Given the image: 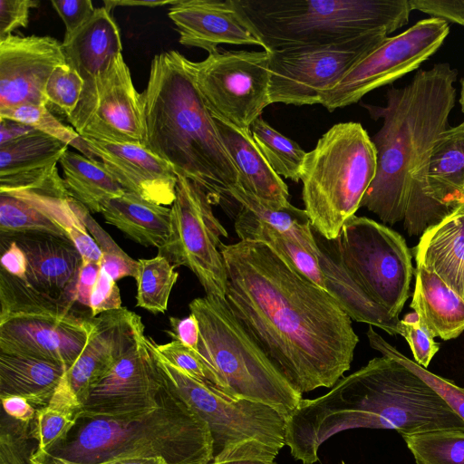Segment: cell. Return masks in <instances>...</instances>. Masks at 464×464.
Instances as JSON below:
<instances>
[{
    "mask_svg": "<svg viewBox=\"0 0 464 464\" xmlns=\"http://www.w3.org/2000/svg\"><path fill=\"white\" fill-rule=\"evenodd\" d=\"M164 383L156 408L121 417L78 418L66 438L45 455L81 464L124 457L210 464L213 445L208 424L165 380Z\"/></svg>",
    "mask_w": 464,
    "mask_h": 464,
    "instance_id": "8992f818",
    "label": "cell"
},
{
    "mask_svg": "<svg viewBox=\"0 0 464 464\" xmlns=\"http://www.w3.org/2000/svg\"><path fill=\"white\" fill-rule=\"evenodd\" d=\"M93 317L44 312L0 321V352L46 360L68 370L93 329Z\"/></svg>",
    "mask_w": 464,
    "mask_h": 464,
    "instance_id": "ac0fdd59",
    "label": "cell"
},
{
    "mask_svg": "<svg viewBox=\"0 0 464 464\" xmlns=\"http://www.w3.org/2000/svg\"><path fill=\"white\" fill-rule=\"evenodd\" d=\"M34 130L29 125L16 121L0 119V145L17 140Z\"/></svg>",
    "mask_w": 464,
    "mask_h": 464,
    "instance_id": "11a10c76",
    "label": "cell"
},
{
    "mask_svg": "<svg viewBox=\"0 0 464 464\" xmlns=\"http://www.w3.org/2000/svg\"><path fill=\"white\" fill-rule=\"evenodd\" d=\"M85 140L126 191L158 205L173 204L178 175L164 160L140 144Z\"/></svg>",
    "mask_w": 464,
    "mask_h": 464,
    "instance_id": "7402d4cb",
    "label": "cell"
},
{
    "mask_svg": "<svg viewBox=\"0 0 464 464\" xmlns=\"http://www.w3.org/2000/svg\"><path fill=\"white\" fill-rule=\"evenodd\" d=\"M67 150V144L37 130L0 145V192L37 184Z\"/></svg>",
    "mask_w": 464,
    "mask_h": 464,
    "instance_id": "d4e9b609",
    "label": "cell"
},
{
    "mask_svg": "<svg viewBox=\"0 0 464 464\" xmlns=\"http://www.w3.org/2000/svg\"><path fill=\"white\" fill-rule=\"evenodd\" d=\"M398 334L407 341L414 362L427 369L431 359L440 349V343L421 323L418 314L412 311L404 315L398 323Z\"/></svg>",
    "mask_w": 464,
    "mask_h": 464,
    "instance_id": "7bdbcfd3",
    "label": "cell"
},
{
    "mask_svg": "<svg viewBox=\"0 0 464 464\" xmlns=\"http://www.w3.org/2000/svg\"><path fill=\"white\" fill-rule=\"evenodd\" d=\"M412 10L464 26V0H409Z\"/></svg>",
    "mask_w": 464,
    "mask_h": 464,
    "instance_id": "681fc988",
    "label": "cell"
},
{
    "mask_svg": "<svg viewBox=\"0 0 464 464\" xmlns=\"http://www.w3.org/2000/svg\"><path fill=\"white\" fill-rule=\"evenodd\" d=\"M101 264L82 260L76 285L75 301L90 308L91 295L96 284Z\"/></svg>",
    "mask_w": 464,
    "mask_h": 464,
    "instance_id": "f5cc1de1",
    "label": "cell"
},
{
    "mask_svg": "<svg viewBox=\"0 0 464 464\" xmlns=\"http://www.w3.org/2000/svg\"><path fill=\"white\" fill-rule=\"evenodd\" d=\"M188 306L199 324L198 353L210 384L228 398L266 404L286 420L298 407L302 394L247 336L226 298L205 295L193 299Z\"/></svg>",
    "mask_w": 464,
    "mask_h": 464,
    "instance_id": "ba28073f",
    "label": "cell"
},
{
    "mask_svg": "<svg viewBox=\"0 0 464 464\" xmlns=\"http://www.w3.org/2000/svg\"><path fill=\"white\" fill-rule=\"evenodd\" d=\"M155 347L169 363L191 377L210 384L208 370L196 351L177 340L164 344L155 343Z\"/></svg>",
    "mask_w": 464,
    "mask_h": 464,
    "instance_id": "f6af8a7d",
    "label": "cell"
},
{
    "mask_svg": "<svg viewBox=\"0 0 464 464\" xmlns=\"http://www.w3.org/2000/svg\"><path fill=\"white\" fill-rule=\"evenodd\" d=\"M178 0H164V1H134V0H106L104 1V7L110 12L116 6H144V7H157L167 5H174Z\"/></svg>",
    "mask_w": 464,
    "mask_h": 464,
    "instance_id": "9f6ffc18",
    "label": "cell"
},
{
    "mask_svg": "<svg viewBox=\"0 0 464 464\" xmlns=\"http://www.w3.org/2000/svg\"><path fill=\"white\" fill-rule=\"evenodd\" d=\"M86 229L97 243L102 252L101 266L114 280L131 276L134 279L138 272V260L128 256L96 222L90 211L85 208L82 214Z\"/></svg>",
    "mask_w": 464,
    "mask_h": 464,
    "instance_id": "ab89813d",
    "label": "cell"
},
{
    "mask_svg": "<svg viewBox=\"0 0 464 464\" xmlns=\"http://www.w3.org/2000/svg\"><path fill=\"white\" fill-rule=\"evenodd\" d=\"M67 372L57 362L0 352V396L18 395L46 406Z\"/></svg>",
    "mask_w": 464,
    "mask_h": 464,
    "instance_id": "4dcf8cb0",
    "label": "cell"
},
{
    "mask_svg": "<svg viewBox=\"0 0 464 464\" xmlns=\"http://www.w3.org/2000/svg\"><path fill=\"white\" fill-rule=\"evenodd\" d=\"M414 275L412 311L434 337L445 341L459 337L464 332V299L421 266H416Z\"/></svg>",
    "mask_w": 464,
    "mask_h": 464,
    "instance_id": "4316f807",
    "label": "cell"
},
{
    "mask_svg": "<svg viewBox=\"0 0 464 464\" xmlns=\"http://www.w3.org/2000/svg\"><path fill=\"white\" fill-rule=\"evenodd\" d=\"M237 206L234 227L240 240L266 245L289 266L325 290L316 244L265 223L245 207Z\"/></svg>",
    "mask_w": 464,
    "mask_h": 464,
    "instance_id": "f1b7e54d",
    "label": "cell"
},
{
    "mask_svg": "<svg viewBox=\"0 0 464 464\" xmlns=\"http://www.w3.org/2000/svg\"><path fill=\"white\" fill-rule=\"evenodd\" d=\"M366 335L371 347L382 355L400 362L416 373L464 420V388L430 372L416 362L406 357L375 332L372 325L369 326Z\"/></svg>",
    "mask_w": 464,
    "mask_h": 464,
    "instance_id": "f35d334b",
    "label": "cell"
},
{
    "mask_svg": "<svg viewBox=\"0 0 464 464\" xmlns=\"http://www.w3.org/2000/svg\"><path fill=\"white\" fill-rule=\"evenodd\" d=\"M464 202V186H463V188H462V193H461V203L460 205ZM459 205V206H460Z\"/></svg>",
    "mask_w": 464,
    "mask_h": 464,
    "instance_id": "6125c7cd",
    "label": "cell"
},
{
    "mask_svg": "<svg viewBox=\"0 0 464 464\" xmlns=\"http://www.w3.org/2000/svg\"><path fill=\"white\" fill-rule=\"evenodd\" d=\"M67 121L87 140L144 145L140 93L122 54L83 85L79 103Z\"/></svg>",
    "mask_w": 464,
    "mask_h": 464,
    "instance_id": "9a60e30c",
    "label": "cell"
},
{
    "mask_svg": "<svg viewBox=\"0 0 464 464\" xmlns=\"http://www.w3.org/2000/svg\"><path fill=\"white\" fill-rule=\"evenodd\" d=\"M63 64V43L53 37L12 34L0 41V111L24 104L47 106V81Z\"/></svg>",
    "mask_w": 464,
    "mask_h": 464,
    "instance_id": "d6986e66",
    "label": "cell"
},
{
    "mask_svg": "<svg viewBox=\"0 0 464 464\" xmlns=\"http://www.w3.org/2000/svg\"><path fill=\"white\" fill-rule=\"evenodd\" d=\"M93 329L84 349L67 370V382L82 405L90 388L145 333L140 315L121 307L93 317Z\"/></svg>",
    "mask_w": 464,
    "mask_h": 464,
    "instance_id": "44dd1931",
    "label": "cell"
},
{
    "mask_svg": "<svg viewBox=\"0 0 464 464\" xmlns=\"http://www.w3.org/2000/svg\"><path fill=\"white\" fill-rule=\"evenodd\" d=\"M66 63L82 77L84 84L104 72L122 54L119 27L103 6L71 37L63 41Z\"/></svg>",
    "mask_w": 464,
    "mask_h": 464,
    "instance_id": "484cf974",
    "label": "cell"
},
{
    "mask_svg": "<svg viewBox=\"0 0 464 464\" xmlns=\"http://www.w3.org/2000/svg\"><path fill=\"white\" fill-rule=\"evenodd\" d=\"M81 464V463H78ZM96 464H168L162 458L157 457H124L112 459Z\"/></svg>",
    "mask_w": 464,
    "mask_h": 464,
    "instance_id": "6f0895ef",
    "label": "cell"
},
{
    "mask_svg": "<svg viewBox=\"0 0 464 464\" xmlns=\"http://www.w3.org/2000/svg\"><path fill=\"white\" fill-rule=\"evenodd\" d=\"M36 447L32 454L33 464H78L59 457L37 454L35 452Z\"/></svg>",
    "mask_w": 464,
    "mask_h": 464,
    "instance_id": "680465c9",
    "label": "cell"
},
{
    "mask_svg": "<svg viewBox=\"0 0 464 464\" xmlns=\"http://www.w3.org/2000/svg\"><path fill=\"white\" fill-rule=\"evenodd\" d=\"M249 130L273 170L280 177L298 182L307 152L272 128L261 116L251 124Z\"/></svg>",
    "mask_w": 464,
    "mask_h": 464,
    "instance_id": "836d02e7",
    "label": "cell"
},
{
    "mask_svg": "<svg viewBox=\"0 0 464 464\" xmlns=\"http://www.w3.org/2000/svg\"><path fill=\"white\" fill-rule=\"evenodd\" d=\"M81 408L82 404L64 375L49 403L36 409L31 422V434L37 443V454H48L66 438L76 423Z\"/></svg>",
    "mask_w": 464,
    "mask_h": 464,
    "instance_id": "d6a6232c",
    "label": "cell"
},
{
    "mask_svg": "<svg viewBox=\"0 0 464 464\" xmlns=\"http://www.w3.org/2000/svg\"><path fill=\"white\" fill-rule=\"evenodd\" d=\"M449 33L447 21L430 17L397 35L386 37L336 85L322 93L320 104L333 111L356 103L368 92L392 83L435 53Z\"/></svg>",
    "mask_w": 464,
    "mask_h": 464,
    "instance_id": "5bb4252c",
    "label": "cell"
},
{
    "mask_svg": "<svg viewBox=\"0 0 464 464\" xmlns=\"http://www.w3.org/2000/svg\"><path fill=\"white\" fill-rule=\"evenodd\" d=\"M209 195L198 184L178 175L176 198L170 207V232L159 254L176 266L188 267L206 295L225 298L227 271L220 246L227 232L212 210Z\"/></svg>",
    "mask_w": 464,
    "mask_h": 464,
    "instance_id": "7c38bea8",
    "label": "cell"
},
{
    "mask_svg": "<svg viewBox=\"0 0 464 464\" xmlns=\"http://www.w3.org/2000/svg\"><path fill=\"white\" fill-rule=\"evenodd\" d=\"M464 186V121L446 129L412 173L403 218L409 236H421L461 203Z\"/></svg>",
    "mask_w": 464,
    "mask_h": 464,
    "instance_id": "2e32d148",
    "label": "cell"
},
{
    "mask_svg": "<svg viewBox=\"0 0 464 464\" xmlns=\"http://www.w3.org/2000/svg\"><path fill=\"white\" fill-rule=\"evenodd\" d=\"M0 119H8L27 124L73 147L87 158L98 160L87 140L73 128L63 123L45 105L24 104L1 110Z\"/></svg>",
    "mask_w": 464,
    "mask_h": 464,
    "instance_id": "74e56055",
    "label": "cell"
},
{
    "mask_svg": "<svg viewBox=\"0 0 464 464\" xmlns=\"http://www.w3.org/2000/svg\"><path fill=\"white\" fill-rule=\"evenodd\" d=\"M106 223L144 246L162 247L170 232V208L126 191L108 200L102 210Z\"/></svg>",
    "mask_w": 464,
    "mask_h": 464,
    "instance_id": "f546056e",
    "label": "cell"
},
{
    "mask_svg": "<svg viewBox=\"0 0 464 464\" xmlns=\"http://www.w3.org/2000/svg\"><path fill=\"white\" fill-rule=\"evenodd\" d=\"M417 464H464V431L442 430L403 436Z\"/></svg>",
    "mask_w": 464,
    "mask_h": 464,
    "instance_id": "8d00e7d4",
    "label": "cell"
},
{
    "mask_svg": "<svg viewBox=\"0 0 464 464\" xmlns=\"http://www.w3.org/2000/svg\"><path fill=\"white\" fill-rule=\"evenodd\" d=\"M462 204H464V202H463ZM462 204H461V205H462Z\"/></svg>",
    "mask_w": 464,
    "mask_h": 464,
    "instance_id": "be15d7a7",
    "label": "cell"
},
{
    "mask_svg": "<svg viewBox=\"0 0 464 464\" xmlns=\"http://www.w3.org/2000/svg\"><path fill=\"white\" fill-rule=\"evenodd\" d=\"M267 51L215 52L188 65L211 114L248 129L271 104Z\"/></svg>",
    "mask_w": 464,
    "mask_h": 464,
    "instance_id": "4fadbf2b",
    "label": "cell"
},
{
    "mask_svg": "<svg viewBox=\"0 0 464 464\" xmlns=\"http://www.w3.org/2000/svg\"><path fill=\"white\" fill-rule=\"evenodd\" d=\"M211 115L225 148L237 169L238 185L272 208L281 209L290 205L287 185L273 170L250 130Z\"/></svg>",
    "mask_w": 464,
    "mask_h": 464,
    "instance_id": "cb8c5ba5",
    "label": "cell"
},
{
    "mask_svg": "<svg viewBox=\"0 0 464 464\" xmlns=\"http://www.w3.org/2000/svg\"><path fill=\"white\" fill-rule=\"evenodd\" d=\"M9 237L25 255L29 285L53 298L72 304L76 302V285L82 257L69 237L41 233Z\"/></svg>",
    "mask_w": 464,
    "mask_h": 464,
    "instance_id": "603a6c76",
    "label": "cell"
},
{
    "mask_svg": "<svg viewBox=\"0 0 464 464\" xmlns=\"http://www.w3.org/2000/svg\"><path fill=\"white\" fill-rule=\"evenodd\" d=\"M415 259L464 299V215L454 211L428 228L415 247Z\"/></svg>",
    "mask_w": 464,
    "mask_h": 464,
    "instance_id": "83f0119b",
    "label": "cell"
},
{
    "mask_svg": "<svg viewBox=\"0 0 464 464\" xmlns=\"http://www.w3.org/2000/svg\"><path fill=\"white\" fill-rule=\"evenodd\" d=\"M4 412L11 418L31 423L35 416L34 408L25 398L18 395L0 396Z\"/></svg>",
    "mask_w": 464,
    "mask_h": 464,
    "instance_id": "db71d44e",
    "label": "cell"
},
{
    "mask_svg": "<svg viewBox=\"0 0 464 464\" xmlns=\"http://www.w3.org/2000/svg\"><path fill=\"white\" fill-rule=\"evenodd\" d=\"M144 147L168 162L177 175L200 186L213 203L228 198L238 172L222 141L188 65L177 51L151 61L140 93Z\"/></svg>",
    "mask_w": 464,
    "mask_h": 464,
    "instance_id": "7a4b0ae2",
    "label": "cell"
},
{
    "mask_svg": "<svg viewBox=\"0 0 464 464\" xmlns=\"http://www.w3.org/2000/svg\"><path fill=\"white\" fill-rule=\"evenodd\" d=\"M165 387L143 333L90 388L78 418L121 417L156 408Z\"/></svg>",
    "mask_w": 464,
    "mask_h": 464,
    "instance_id": "e0dca14e",
    "label": "cell"
},
{
    "mask_svg": "<svg viewBox=\"0 0 464 464\" xmlns=\"http://www.w3.org/2000/svg\"><path fill=\"white\" fill-rule=\"evenodd\" d=\"M39 5L34 0H0V41L19 27H26L31 9Z\"/></svg>",
    "mask_w": 464,
    "mask_h": 464,
    "instance_id": "7dc6e473",
    "label": "cell"
},
{
    "mask_svg": "<svg viewBox=\"0 0 464 464\" xmlns=\"http://www.w3.org/2000/svg\"><path fill=\"white\" fill-rule=\"evenodd\" d=\"M163 379L206 421L213 445V459L227 448L257 440L278 450L285 445V418L274 408L253 401L231 399L208 382L198 380L169 363L148 337Z\"/></svg>",
    "mask_w": 464,
    "mask_h": 464,
    "instance_id": "30bf717a",
    "label": "cell"
},
{
    "mask_svg": "<svg viewBox=\"0 0 464 464\" xmlns=\"http://www.w3.org/2000/svg\"><path fill=\"white\" fill-rule=\"evenodd\" d=\"M459 103H460V107H461V111L464 114V77L461 80V90H460Z\"/></svg>",
    "mask_w": 464,
    "mask_h": 464,
    "instance_id": "91938a15",
    "label": "cell"
},
{
    "mask_svg": "<svg viewBox=\"0 0 464 464\" xmlns=\"http://www.w3.org/2000/svg\"><path fill=\"white\" fill-rule=\"evenodd\" d=\"M138 264L136 305L153 314L165 313L179 277L176 266L160 255L139 259Z\"/></svg>",
    "mask_w": 464,
    "mask_h": 464,
    "instance_id": "e575fe53",
    "label": "cell"
},
{
    "mask_svg": "<svg viewBox=\"0 0 464 464\" xmlns=\"http://www.w3.org/2000/svg\"><path fill=\"white\" fill-rule=\"evenodd\" d=\"M37 443L31 434V423L16 420L5 412L0 424V464H33Z\"/></svg>",
    "mask_w": 464,
    "mask_h": 464,
    "instance_id": "60d3db41",
    "label": "cell"
},
{
    "mask_svg": "<svg viewBox=\"0 0 464 464\" xmlns=\"http://www.w3.org/2000/svg\"><path fill=\"white\" fill-rule=\"evenodd\" d=\"M179 33V42L209 53L220 44L256 45L265 44L246 16L238 0H178L168 11Z\"/></svg>",
    "mask_w": 464,
    "mask_h": 464,
    "instance_id": "ffe728a7",
    "label": "cell"
},
{
    "mask_svg": "<svg viewBox=\"0 0 464 464\" xmlns=\"http://www.w3.org/2000/svg\"><path fill=\"white\" fill-rule=\"evenodd\" d=\"M220 251L225 298L247 336L301 394L334 387L359 343L352 319L266 245L240 240Z\"/></svg>",
    "mask_w": 464,
    "mask_h": 464,
    "instance_id": "6da1fadb",
    "label": "cell"
},
{
    "mask_svg": "<svg viewBox=\"0 0 464 464\" xmlns=\"http://www.w3.org/2000/svg\"><path fill=\"white\" fill-rule=\"evenodd\" d=\"M324 430H395L401 436L442 430L464 431V420L416 373L385 355L339 380L321 396Z\"/></svg>",
    "mask_w": 464,
    "mask_h": 464,
    "instance_id": "5b68a950",
    "label": "cell"
},
{
    "mask_svg": "<svg viewBox=\"0 0 464 464\" xmlns=\"http://www.w3.org/2000/svg\"><path fill=\"white\" fill-rule=\"evenodd\" d=\"M454 211L464 215V204L459 206Z\"/></svg>",
    "mask_w": 464,
    "mask_h": 464,
    "instance_id": "94428289",
    "label": "cell"
},
{
    "mask_svg": "<svg viewBox=\"0 0 464 464\" xmlns=\"http://www.w3.org/2000/svg\"><path fill=\"white\" fill-rule=\"evenodd\" d=\"M313 231L325 291L351 319L398 334L415 271L402 236L355 215L333 239Z\"/></svg>",
    "mask_w": 464,
    "mask_h": 464,
    "instance_id": "277c9868",
    "label": "cell"
},
{
    "mask_svg": "<svg viewBox=\"0 0 464 464\" xmlns=\"http://www.w3.org/2000/svg\"><path fill=\"white\" fill-rule=\"evenodd\" d=\"M386 37L385 31H372L333 44L270 51L271 103L320 104L322 93L336 85Z\"/></svg>",
    "mask_w": 464,
    "mask_h": 464,
    "instance_id": "8fae6325",
    "label": "cell"
},
{
    "mask_svg": "<svg viewBox=\"0 0 464 464\" xmlns=\"http://www.w3.org/2000/svg\"><path fill=\"white\" fill-rule=\"evenodd\" d=\"M377 168L376 150L361 123L340 122L306 153L302 198L313 229L336 237L344 222L361 208Z\"/></svg>",
    "mask_w": 464,
    "mask_h": 464,
    "instance_id": "9c48e42d",
    "label": "cell"
},
{
    "mask_svg": "<svg viewBox=\"0 0 464 464\" xmlns=\"http://www.w3.org/2000/svg\"><path fill=\"white\" fill-rule=\"evenodd\" d=\"M170 330L168 334L173 340H177L186 346L198 353L199 343V324L198 319L193 314H189L185 318L169 317Z\"/></svg>",
    "mask_w": 464,
    "mask_h": 464,
    "instance_id": "816d5d0a",
    "label": "cell"
},
{
    "mask_svg": "<svg viewBox=\"0 0 464 464\" xmlns=\"http://www.w3.org/2000/svg\"><path fill=\"white\" fill-rule=\"evenodd\" d=\"M280 450L257 440L232 445L214 458L212 464H275Z\"/></svg>",
    "mask_w": 464,
    "mask_h": 464,
    "instance_id": "ee69618b",
    "label": "cell"
},
{
    "mask_svg": "<svg viewBox=\"0 0 464 464\" xmlns=\"http://www.w3.org/2000/svg\"><path fill=\"white\" fill-rule=\"evenodd\" d=\"M267 52L340 43L405 25L409 0H238Z\"/></svg>",
    "mask_w": 464,
    "mask_h": 464,
    "instance_id": "52a82bcc",
    "label": "cell"
},
{
    "mask_svg": "<svg viewBox=\"0 0 464 464\" xmlns=\"http://www.w3.org/2000/svg\"><path fill=\"white\" fill-rule=\"evenodd\" d=\"M121 307V293L116 280L101 267L91 295V316L95 317L102 313L117 310Z\"/></svg>",
    "mask_w": 464,
    "mask_h": 464,
    "instance_id": "bcb514c9",
    "label": "cell"
},
{
    "mask_svg": "<svg viewBox=\"0 0 464 464\" xmlns=\"http://www.w3.org/2000/svg\"><path fill=\"white\" fill-rule=\"evenodd\" d=\"M0 233L7 237L27 233L67 237L55 220L26 199L9 192H0Z\"/></svg>",
    "mask_w": 464,
    "mask_h": 464,
    "instance_id": "d590c367",
    "label": "cell"
},
{
    "mask_svg": "<svg viewBox=\"0 0 464 464\" xmlns=\"http://www.w3.org/2000/svg\"><path fill=\"white\" fill-rule=\"evenodd\" d=\"M342 464H343V463H342Z\"/></svg>",
    "mask_w": 464,
    "mask_h": 464,
    "instance_id": "e7e4bbea",
    "label": "cell"
},
{
    "mask_svg": "<svg viewBox=\"0 0 464 464\" xmlns=\"http://www.w3.org/2000/svg\"><path fill=\"white\" fill-rule=\"evenodd\" d=\"M51 4L65 25L63 40L77 32L96 10L90 0H52Z\"/></svg>",
    "mask_w": 464,
    "mask_h": 464,
    "instance_id": "c3c4849f",
    "label": "cell"
},
{
    "mask_svg": "<svg viewBox=\"0 0 464 464\" xmlns=\"http://www.w3.org/2000/svg\"><path fill=\"white\" fill-rule=\"evenodd\" d=\"M458 72L447 63L419 70L401 89L387 91L383 107L363 105L382 128L372 137L375 177L361 202L384 223L403 220L410 180L438 136L447 129L455 105Z\"/></svg>",
    "mask_w": 464,
    "mask_h": 464,
    "instance_id": "3957f363",
    "label": "cell"
},
{
    "mask_svg": "<svg viewBox=\"0 0 464 464\" xmlns=\"http://www.w3.org/2000/svg\"><path fill=\"white\" fill-rule=\"evenodd\" d=\"M83 85L82 77L72 67L67 63L58 66L45 86L47 105L68 118L79 103Z\"/></svg>",
    "mask_w": 464,
    "mask_h": 464,
    "instance_id": "b9f144b4",
    "label": "cell"
},
{
    "mask_svg": "<svg viewBox=\"0 0 464 464\" xmlns=\"http://www.w3.org/2000/svg\"><path fill=\"white\" fill-rule=\"evenodd\" d=\"M1 268L26 282L27 261L24 251L11 237L1 236Z\"/></svg>",
    "mask_w": 464,
    "mask_h": 464,
    "instance_id": "f907efd6",
    "label": "cell"
},
{
    "mask_svg": "<svg viewBox=\"0 0 464 464\" xmlns=\"http://www.w3.org/2000/svg\"><path fill=\"white\" fill-rule=\"evenodd\" d=\"M59 164L67 192L91 212L102 213L108 200L126 192L101 160L68 150Z\"/></svg>",
    "mask_w": 464,
    "mask_h": 464,
    "instance_id": "1f68e13d",
    "label": "cell"
}]
</instances>
